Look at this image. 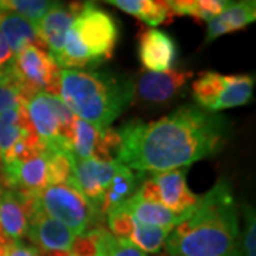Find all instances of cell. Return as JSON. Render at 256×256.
Segmentation results:
<instances>
[{
	"label": "cell",
	"mask_w": 256,
	"mask_h": 256,
	"mask_svg": "<svg viewBox=\"0 0 256 256\" xmlns=\"http://www.w3.org/2000/svg\"><path fill=\"white\" fill-rule=\"evenodd\" d=\"M228 121L216 112L181 107L162 118L131 121L118 128L120 164L138 174L186 168L226 144Z\"/></svg>",
	"instance_id": "6da1fadb"
},
{
	"label": "cell",
	"mask_w": 256,
	"mask_h": 256,
	"mask_svg": "<svg viewBox=\"0 0 256 256\" xmlns=\"http://www.w3.org/2000/svg\"><path fill=\"white\" fill-rule=\"evenodd\" d=\"M164 256H244L238 206L226 180L215 184L165 240Z\"/></svg>",
	"instance_id": "7a4b0ae2"
},
{
	"label": "cell",
	"mask_w": 256,
	"mask_h": 256,
	"mask_svg": "<svg viewBox=\"0 0 256 256\" xmlns=\"http://www.w3.org/2000/svg\"><path fill=\"white\" fill-rule=\"evenodd\" d=\"M60 98L77 118L107 130L134 100V82L94 70H62Z\"/></svg>",
	"instance_id": "3957f363"
},
{
	"label": "cell",
	"mask_w": 256,
	"mask_h": 256,
	"mask_svg": "<svg viewBox=\"0 0 256 256\" xmlns=\"http://www.w3.org/2000/svg\"><path fill=\"white\" fill-rule=\"evenodd\" d=\"M120 37L118 23L92 2H84L54 60L62 70H84L110 60Z\"/></svg>",
	"instance_id": "277c9868"
},
{
	"label": "cell",
	"mask_w": 256,
	"mask_h": 256,
	"mask_svg": "<svg viewBox=\"0 0 256 256\" xmlns=\"http://www.w3.org/2000/svg\"><path fill=\"white\" fill-rule=\"evenodd\" d=\"M26 110L46 154H73L74 122L77 117L60 97L46 92L36 94L26 102Z\"/></svg>",
	"instance_id": "5b68a950"
},
{
	"label": "cell",
	"mask_w": 256,
	"mask_h": 256,
	"mask_svg": "<svg viewBox=\"0 0 256 256\" xmlns=\"http://www.w3.org/2000/svg\"><path fill=\"white\" fill-rule=\"evenodd\" d=\"M38 205L53 220L62 222L76 236L90 232L101 216L72 181L47 185L38 192Z\"/></svg>",
	"instance_id": "8992f818"
},
{
	"label": "cell",
	"mask_w": 256,
	"mask_h": 256,
	"mask_svg": "<svg viewBox=\"0 0 256 256\" xmlns=\"http://www.w3.org/2000/svg\"><path fill=\"white\" fill-rule=\"evenodd\" d=\"M254 86L255 77L249 74L222 76L205 72L192 84V96L202 108L218 112L246 106L252 100Z\"/></svg>",
	"instance_id": "52a82bcc"
},
{
	"label": "cell",
	"mask_w": 256,
	"mask_h": 256,
	"mask_svg": "<svg viewBox=\"0 0 256 256\" xmlns=\"http://www.w3.org/2000/svg\"><path fill=\"white\" fill-rule=\"evenodd\" d=\"M12 72L26 102L40 92L60 97L62 68L46 48L30 46L20 52L14 56Z\"/></svg>",
	"instance_id": "ba28073f"
},
{
	"label": "cell",
	"mask_w": 256,
	"mask_h": 256,
	"mask_svg": "<svg viewBox=\"0 0 256 256\" xmlns=\"http://www.w3.org/2000/svg\"><path fill=\"white\" fill-rule=\"evenodd\" d=\"M186 172L188 168H178L152 174L141 182L137 194L146 201L161 204L180 216H186L200 198L188 188Z\"/></svg>",
	"instance_id": "9c48e42d"
},
{
	"label": "cell",
	"mask_w": 256,
	"mask_h": 256,
	"mask_svg": "<svg viewBox=\"0 0 256 256\" xmlns=\"http://www.w3.org/2000/svg\"><path fill=\"white\" fill-rule=\"evenodd\" d=\"M121 166L118 161H100L96 158L80 160L73 156V180L84 198L100 215V206L106 190ZM101 216V215H100Z\"/></svg>",
	"instance_id": "30bf717a"
},
{
	"label": "cell",
	"mask_w": 256,
	"mask_h": 256,
	"mask_svg": "<svg viewBox=\"0 0 256 256\" xmlns=\"http://www.w3.org/2000/svg\"><path fill=\"white\" fill-rule=\"evenodd\" d=\"M194 78V73L188 70H168L165 73L144 72L134 82V97L150 106H162L175 100L188 82Z\"/></svg>",
	"instance_id": "8fae6325"
},
{
	"label": "cell",
	"mask_w": 256,
	"mask_h": 256,
	"mask_svg": "<svg viewBox=\"0 0 256 256\" xmlns=\"http://www.w3.org/2000/svg\"><path fill=\"white\" fill-rule=\"evenodd\" d=\"M28 238L33 246L44 254L70 256V250L77 236L62 222L48 216L38 205L28 218Z\"/></svg>",
	"instance_id": "7c38bea8"
},
{
	"label": "cell",
	"mask_w": 256,
	"mask_h": 256,
	"mask_svg": "<svg viewBox=\"0 0 256 256\" xmlns=\"http://www.w3.org/2000/svg\"><path fill=\"white\" fill-rule=\"evenodd\" d=\"M82 6L80 2L63 3L56 0L46 14L34 24L42 43L54 58L62 53L67 33Z\"/></svg>",
	"instance_id": "4fadbf2b"
},
{
	"label": "cell",
	"mask_w": 256,
	"mask_h": 256,
	"mask_svg": "<svg viewBox=\"0 0 256 256\" xmlns=\"http://www.w3.org/2000/svg\"><path fill=\"white\" fill-rule=\"evenodd\" d=\"M138 56L148 72L165 73L172 70L178 48L174 38L165 32L144 28L138 34Z\"/></svg>",
	"instance_id": "5bb4252c"
},
{
	"label": "cell",
	"mask_w": 256,
	"mask_h": 256,
	"mask_svg": "<svg viewBox=\"0 0 256 256\" xmlns=\"http://www.w3.org/2000/svg\"><path fill=\"white\" fill-rule=\"evenodd\" d=\"M4 188L38 194L48 185L47 154L28 158L3 166Z\"/></svg>",
	"instance_id": "9a60e30c"
},
{
	"label": "cell",
	"mask_w": 256,
	"mask_h": 256,
	"mask_svg": "<svg viewBox=\"0 0 256 256\" xmlns=\"http://www.w3.org/2000/svg\"><path fill=\"white\" fill-rule=\"evenodd\" d=\"M255 18V0H238V2L234 0L218 16H215L208 22L205 44H210L214 40L225 34L245 28L250 23H254Z\"/></svg>",
	"instance_id": "2e32d148"
},
{
	"label": "cell",
	"mask_w": 256,
	"mask_h": 256,
	"mask_svg": "<svg viewBox=\"0 0 256 256\" xmlns=\"http://www.w3.org/2000/svg\"><path fill=\"white\" fill-rule=\"evenodd\" d=\"M0 228L13 244L28 236V212L16 190L0 188Z\"/></svg>",
	"instance_id": "e0dca14e"
},
{
	"label": "cell",
	"mask_w": 256,
	"mask_h": 256,
	"mask_svg": "<svg viewBox=\"0 0 256 256\" xmlns=\"http://www.w3.org/2000/svg\"><path fill=\"white\" fill-rule=\"evenodd\" d=\"M0 34L14 56L30 46L46 48L37 34L34 24L9 10H0Z\"/></svg>",
	"instance_id": "ac0fdd59"
},
{
	"label": "cell",
	"mask_w": 256,
	"mask_h": 256,
	"mask_svg": "<svg viewBox=\"0 0 256 256\" xmlns=\"http://www.w3.org/2000/svg\"><path fill=\"white\" fill-rule=\"evenodd\" d=\"M120 206H122L132 220L148 226L174 229L181 220H185V216L176 215L172 210H166L161 204L146 201L138 194Z\"/></svg>",
	"instance_id": "d6986e66"
},
{
	"label": "cell",
	"mask_w": 256,
	"mask_h": 256,
	"mask_svg": "<svg viewBox=\"0 0 256 256\" xmlns=\"http://www.w3.org/2000/svg\"><path fill=\"white\" fill-rule=\"evenodd\" d=\"M142 178L144 175L134 174L130 168L121 165L102 196L100 206L101 216H107L108 212L118 208L120 205L132 198L140 190Z\"/></svg>",
	"instance_id": "ffe728a7"
},
{
	"label": "cell",
	"mask_w": 256,
	"mask_h": 256,
	"mask_svg": "<svg viewBox=\"0 0 256 256\" xmlns=\"http://www.w3.org/2000/svg\"><path fill=\"white\" fill-rule=\"evenodd\" d=\"M30 132H36L30 122L26 104L0 114V152L2 158L9 154L20 138Z\"/></svg>",
	"instance_id": "44dd1931"
},
{
	"label": "cell",
	"mask_w": 256,
	"mask_h": 256,
	"mask_svg": "<svg viewBox=\"0 0 256 256\" xmlns=\"http://www.w3.org/2000/svg\"><path fill=\"white\" fill-rule=\"evenodd\" d=\"M116 8H118L128 14L140 18L146 24L158 26L165 22L172 20V14L160 6L156 0H106Z\"/></svg>",
	"instance_id": "7402d4cb"
},
{
	"label": "cell",
	"mask_w": 256,
	"mask_h": 256,
	"mask_svg": "<svg viewBox=\"0 0 256 256\" xmlns=\"http://www.w3.org/2000/svg\"><path fill=\"white\" fill-rule=\"evenodd\" d=\"M171 230L172 229L148 226L134 220L128 240L146 254H158L164 248L165 240Z\"/></svg>",
	"instance_id": "603a6c76"
},
{
	"label": "cell",
	"mask_w": 256,
	"mask_h": 256,
	"mask_svg": "<svg viewBox=\"0 0 256 256\" xmlns=\"http://www.w3.org/2000/svg\"><path fill=\"white\" fill-rule=\"evenodd\" d=\"M100 138V131L90 122L82 118H76L74 122L73 156L80 160L92 158L96 146Z\"/></svg>",
	"instance_id": "cb8c5ba5"
},
{
	"label": "cell",
	"mask_w": 256,
	"mask_h": 256,
	"mask_svg": "<svg viewBox=\"0 0 256 256\" xmlns=\"http://www.w3.org/2000/svg\"><path fill=\"white\" fill-rule=\"evenodd\" d=\"M56 0H3V10L18 13L36 24L46 14Z\"/></svg>",
	"instance_id": "d4e9b609"
},
{
	"label": "cell",
	"mask_w": 256,
	"mask_h": 256,
	"mask_svg": "<svg viewBox=\"0 0 256 256\" xmlns=\"http://www.w3.org/2000/svg\"><path fill=\"white\" fill-rule=\"evenodd\" d=\"M26 104L18 84L13 76L12 67L0 72V114Z\"/></svg>",
	"instance_id": "484cf974"
},
{
	"label": "cell",
	"mask_w": 256,
	"mask_h": 256,
	"mask_svg": "<svg viewBox=\"0 0 256 256\" xmlns=\"http://www.w3.org/2000/svg\"><path fill=\"white\" fill-rule=\"evenodd\" d=\"M48 185L66 184L73 180V154L72 152H52L47 154Z\"/></svg>",
	"instance_id": "4316f807"
},
{
	"label": "cell",
	"mask_w": 256,
	"mask_h": 256,
	"mask_svg": "<svg viewBox=\"0 0 256 256\" xmlns=\"http://www.w3.org/2000/svg\"><path fill=\"white\" fill-rule=\"evenodd\" d=\"M102 245L106 256H146V252L130 240L116 238L106 229H102Z\"/></svg>",
	"instance_id": "83f0119b"
},
{
	"label": "cell",
	"mask_w": 256,
	"mask_h": 256,
	"mask_svg": "<svg viewBox=\"0 0 256 256\" xmlns=\"http://www.w3.org/2000/svg\"><path fill=\"white\" fill-rule=\"evenodd\" d=\"M234 0H192V18L206 20L218 16L222 10L228 8Z\"/></svg>",
	"instance_id": "f1b7e54d"
},
{
	"label": "cell",
	"mask_w": 256,
	"mask_h": 256,
	"mask_svg": "<svg viewBox=\"0 0 256 256\" xmlns=\"http://www.w3.org/2000/svg\"><path fill=\"white\" fill-rule=\"evenodd\" d=\"M244 256H256V224L255 210L245 206V234L242 244Z\"/></svg>",
	"instance_id": "f546056e"
},
{
	"label": "cell",
	"mask_w": 256,
	"mask_h": 256,
	"mask_svg": "<svg viewBox=\"0 0 256 256\" xmlns=\"http://www.w3.org/2000/svg\"><path fill=\"white\" fill-rule=\"evenodd\" d=\"M4 256H43L42 252L33 245H26L23 242H18L10 248Z\"/></svg>",
	"instance_id": "4dcf8cb0"
},
{
	"label": "cell",
	"mask_w": 256,
	"mask_h": 256,
	"mask_svg": "<svg viewBox=\"0 0 256 256\" xmlns=\"http://www.w3.org/2000/svg\"><path fill=\"white\" fill-rule=\"evenodd\" d=\"M13 60H14V54L12 53L6 40L0 34V72L10 68L13 64Z\"/></svg>",
	"instance_id": "1f68e13d"
},
{
	"label": "cell",
	"mask_w": 256,
	"mask_h": 256,
	"mask_svg": "<svg viewBox=\"0 0 256 256\" xmlns=\"http://www.w3.org/2000/svg\"><path fill=\"white\" fill-rule=\"evenodd\" d=\"M0 188H4V178H3V158L0 152Z\"/></svg>",
	"instance_id": "d6a6232c"
},
{
	"label": "cell",
	"mask_w": 256,
	"mask_h": 256,
	"mask_svg": "<svg viewBox=\"0 0 256 256\" xmlns=\"http://www.w3.org/2000/svg\"><path fill=\"white\" fill-rule=\"evenodd\" d=\"M0 10H3V0H0Z\"/></svg>",
	"instance_id": "836d02e7"
}]
</instances>
